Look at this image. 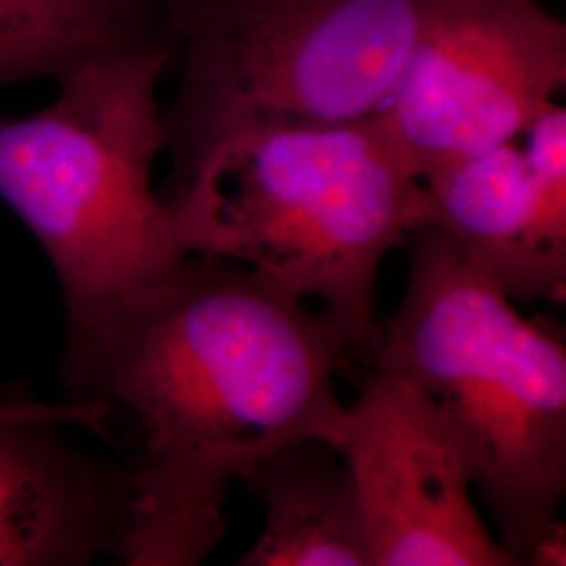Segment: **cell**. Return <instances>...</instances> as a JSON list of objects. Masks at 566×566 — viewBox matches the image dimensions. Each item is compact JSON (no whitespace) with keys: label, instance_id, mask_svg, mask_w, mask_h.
<instances>
[{"label":"cell","instance_id":"13","mask_svg":"<svg viewBox=\"0 0 566 566\" xmlns=\"http://www.w3.org/2000/svg\"><path fill=\"white\" fill-rule=\"evenodd\" d=\"M7 403H9V401H0V407H4Z\"/></svg>","mask_w":566,"mask_h":566},{"label":"cell","instance_id":"1","mask_svg":"<svg viewBox=\"0 0 566 566\" xmlns=\"http://www.w3.org/2000/svg\"><path fill=\"white\" fill-rule=\"evenodd\" d=\"M350 353L325 311L208 254L65 343L67 399L126 416L142 441L122 563L200 565L224 537L229 489L261 458L294 441L336 453L346 407L334 376Z\"/></svg>","mask_w":566,"mask_h":566},{"label":"cell","instance_id":"6","mask_svg":"<svg viewBox=\"0 0 566 566\" xmlns=\"http://www.w3.org/2000/svg\"><path fill=\"white\" fill-rule=\"evenodd\" d=\"M565 84V21L537 0H439L378 118L424 177L516 142Z\"/></svg>","mask_w":566,"mask_h":566},{"label":"cell","instance_id":"5","mask_svg":"<svg viewBox=\"0 0 566 566\" xmlns=\"http://www.w3.org/2000/svg\"><path fill=\"white\" fill-rule=\"evenodd\" d=\"M439 0H181L164 11L182 78L163 112L181 172L266 124H344L385 109Z\"/></svg>","mask_w":566,"mask_h":566},{"label":"cell","instance_id":"7","mask_svg":"<svg viewBox=\"0 0 566 566\" xmlns=\"http://www.w3.org/2000/svg\"><path fill=\"white\" fill-rule=\"evenodd\" d=\"M343 455L374 566H514L472 502L462 455L420 388L374 367L346 407Z\"/></svg>","mask_w":566,"mask_h":566},{"label":"cell","instance_id":"12","mask_svg":"<svg viewBox=\"0 0 566 566\" xmlns=\"http://www.w3.org/2000/svg\"><path fill=\"white\" fill-rule=\"evenodd\" d=\"M143 2H147V4L154 7L156 11L164 13L168 7H172V4H177V2H181V0H143Z\"/></svg>","mask_w":566,"mask_h":566},{"label":"cell","instance_id":"9","mask_svg":"<svg viewBox=\"0 0 566 566\" xmlns=\"http://www.w3.org/2000/svg\"><path fill=\"white\" fill-rule=\"evenodd\" d=\"M61 426L107 434L109 413L70 399L0 409V565H88L124 554L128 470L67 443Z\"/></svg>","mask_w":566,"mask_h":566},{"label":"cell","instance_id":"8","mask_svg":"<svg viewBox=\"0 0 566 566\" xmlns=\"http://www.w3.org/2000/svg\"><path fill=\"white\" fill-rule=\"evenodd\" d=\"M422 177L430 224L512 303H566V109L552 103L525 133Z\"/></svg>","mask_w":566,"mask_h":566},{"label":"cell","instance_id":"4","mask_svg":"<svg viewBox=\"0 0 566 566\" xmlns=\"http://www.w3.org/2000/svg\"><path fill=\"white\" fill-rule=\"evenodd\" d=\"M175 53L170 36L84 61L44 109L0 120V200L57 275L65 343L187 256L151 185L166 149L158 82Z\"/></svg>","mask_w":566,"mask_h":566},{"label":"cell","instance_id":"2","mask_svg":"<svg viewBox=\"0 0 566 566\" xmlns=\"http://www.w3.org/2000/svg\"><path fill=\"white\" fill-rule=\"evenodd\" d=\"M160 198L185 254L324 303L353 350L376 327L380 263L430 224L422 177L378 116L233 133L170 175Z\"/></svg>","mask_w":566,"mask_h":566},{"label":"cell","instance_id":"3","mask_svg":"<svg viewBox=\"0 0 566 566\" xmlns=\"http://www.w3.org/2000/svg\"><path fill=\"white\" fill-rule=\"evenodd\" d=\"M403 301L365 348L441 413L514 565L560 525L566 493V348L526 319L443 229L409 238Z\"/></svg>","mask_w":566,"mask_h":566},{"label":"cell","instance_id":"11","mask_svg":"<svg viewBox=\"0 0 566 566\" xmlns=\"http://www.w3.org/2000/svg\"><path fill=\"white\" fill-rule=\"evenodd\" d=\"M170 36L164 13L143 0H0V91Z\"/></svg>","mask_w":566,"mask_h":566},{"label":"cell","instance_id":"10","mask_svg":"<svg viewBox=\"0 0 566 566\" xmlns=\"http://www.w3.org/2000/svg\"><path fill=\"white\" fill-rule=\"evenodd\" d=\"M319 441L271 451L243 481L261 495V537L238 566H374L364 510L346 464Z\"/></svg>","mask_w":566,"mask_h":566}]
</instances>
